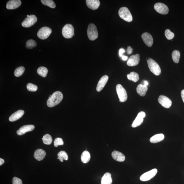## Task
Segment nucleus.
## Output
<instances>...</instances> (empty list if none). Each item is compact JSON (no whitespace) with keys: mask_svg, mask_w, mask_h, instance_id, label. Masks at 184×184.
Segmentation results:
<instances>
[{"mask_svg":"<svg viewBox=\"0 0 184 184\" xmlns=\"http://www.w3.org/2000/svg\"><path fill=\"white\" fill-rule=\"evenodd\" d=\"M63 96L60 91H57L52 94L47 101V104L49 107H52L58 105L63 99Z\"/></svg>","mask_w":184,"mask_h":184,"instance_id":"1","label":"nucleus"},{"mask_svg":"<svg viewBox=\"0 0 184 184\" xmlns=\"http://www.w3.org/2000/svg\"><path fill=\"white\" fill-rule=\"evenodd\" d=\"M148 67L150 71L155 75L158 76L160 75L161 69L158 64L153 59L149 58L147 60Z\"/></svg>","mask_w":184,"mask_h":184,"instance_id":"2","label":"nucleus"},{"mask_svg":"<svg viewBox=\"0 0 184 184\" xmlns=\"http://www.w3.org/2000/svg\"><path fill=\"white\" fill-rule=\"evenodd\" d=\"M118 14L121 18L126 22H131L133 17L129 10L127 8L122 7L119 9Z\"/></svg>","mask_w":184,"mask_h":184,"instance_id":"3","label":"nucleus"},{"mask_svg":"<svg viewBox=\"0 0 184 184\" xmlns=\"http://www.w3.org/2000/svg\"><path fill=\"white\" fill-rule=\"evenodd\" d=\"M87 35L89 39L94 41L97 38L98 33L97 28L94 24L91 23L88 26L87 30Z\"/></svg>","mask_w":184,"mask_h":184,"instance_id":"4","label":"nucleus"},{"mask_svg":"<svg viewBox=\"0 0 184 184\" xmlns=\"http://www.w3.org/2000/svg\"><path fill=\"white\" fill-rule=\"evenodd\" d=\"M62 33L63 37L66 38L70 39L73 38L75 35L73 26L70 24L66 25L62 28Z\"/></svg>","mask_w":184,"mask_h":184,"instance_id":"5","label":"nucleus"},{"mask_svg":"<svg viewBox=\"0 0 184 184\" xmlns=\"http://www.w3.org/2000/svg\"><path fill=\"white\" fill-rule=\"evenodd\" d=\"M118 95L120 102L126 101L128 98L127 94L125 89L120 84H118L116 87Z\"/></svg>","mask_w":184,"mask_h":184,"instance_id":"6","label":"nucleus"},{"mask_svg":"<svg viewBox=\"0 0 184 184\" xmlns=\"http://www.w3.org/2000/svg\"><path fill=\"white\" fill-rule=\"evenodd\" d=\"M52 32V29L50 28L44 27L39 30L37 33V36L39 39H46L50 36Z\"/></svg>","mask_w":184,"mask_h":184,"instance_id":"7","label":"nucleus"},{"mask_svg":"<svg viewBox=\"0 0 184 184\" xmlns=\"http://www.w3.org/2000/svg\"><path fill=\"white\" fill-rule=\"evenodd\" d=\"M37 21V18L36 16L34 15H30L23 21L22 23V25L24 27H29L34 25Z\"/></svg>","mask_w":184,"mask_h":184,"instance_id":"8","label":"nucleus"},{"mask_svg":"<svg viewBox=\"0 0 184 184\" xmlns=\"http://www.w3.org/2000/svg\"><path fill=\"white\" fill-rule=\"evenodd\" d=\"M157 172V169H153L142 174L140 177V179L142 181H149L156 175Z\"/></svg>","mask_w":184,"mask_h":184,"instance_id":"9","label":"nucleus"},{"mask_svg":"<svg viewBox=\"0 0 184 184\" xmlns=\"http://www.w3.org/2000/svg\"><path fill=\"white\" fill-rule=\"evenodd\" d=\"M154 8L157 12L161 14L166 15L169 12L168 7L165 4L158 3H155L154 5Z\"/></svg>","mask_w":184,"mask_h":184,"instance_id":"10","label":"nucleus"},{"mask_svg":"<svg viewBox=\"0 0 184 184\" xmlns=\"http://www.w3.org/2000/svg\"><path fill=\"white\" fill-rule=\"evenodd\" d=\"M146 116V114L144 111L140 112L138 114L137 117L132 124V128H136L141 125L144 121V118Z\"/></svg>","mask_w":184,"mask_h":184,"instance_id":"11","label":"nucleus"},{"mask_svg":"<svg viewBox=\"0 0 184 184\" xmlns=\"http://www.w3.org/2000/svg\"><path fill=\"white\" fill-rule=\"evenodd\" d=\"M158 102L162 107L168 109L172 105V101L169 98L166 96L161 95L158 99Z\"/></svg>","mask_w":184,"mask_h":184,"instance_id":"12","label":"nucleus"},{"mask_svg":"<svg viewBox=\"0 0 184 184\" xmlns=\"http://www.w3.org/2000/svg\"><path fill=\"white\" fill-rule=\"evenodd\" d=\"M35 128V126L33 125H25L17 131V134L18 135H22L26 133L31 131L34 130Z\"/></svg>","mask_w":184,"mask_h":184,"instance_id":"13","label":"nucleus"},{"mask_svg":"<svg viewBox=\"0 0 184 184\" xmlns=\"http://www.w3.org/2000/svg\"><path fill=\"white\" fill-rule=\"evenodd\" d=\"M140 60V55L138 54L133 55L129 59L127 64L129 66H134L137 65Z\"/></svg>","mask_w":184,"mask_h":184,"instance_id":"14","label":"nucleus"},{"mask_svg":"<svg viewBox=\"0 0 184 184\" xmlns=\"http://www.w3.org/2000/svg\"><path fill=\"white\" fill-rule=\"evenodd\" d=\"M21 3V1L20 0H11L8 2L6 8L9 10L16 9L20 7Z\"/></svg>","mask_w":184,"mask_h":184,"instance_id":"15","label":"nucleus"},{"mask_svg":"<svg viewBox=\"0 0 184 184\" xmlns=\"http://www.w3.org/2000/svg\"><path fill=\"white\" fill-rule=\"evenodd\" d=\"M142 38L144 42L148 47H150L153 44V39L150 34L145 33L142 34Z\"/></svg>","mask_w":184,"mask_h":184,"instance_id":"16","label":"nucleus"},{"mask_svg":"<svg viewBox=\"0 0 184 184\" xmlns=\"http://www.w3.org/2000/svg\"><path fill=\"white\" fill-rule=\"evenodd\" d=\"M108 79H109V77L107 75L103 76L98 81L96 88V90L98 92H100L103 90L107 84Z\"/></svg>","mask_w":184,"mask_h":184,"instance_id":"17","label":"nucleus"},{"mask_svg":"<svg viewBox=\"0 0 184 184\" xmlns=\"http://www.w3.org/2000/svg\"><path fill=\"white\" fill-rule=\"evenodd\" d=\"M86 3L89 8L96 10L99 7L100 3L98 0H87Z\"/></svg>","mask_w":184,"mask_h":184,"instance_id":"18","label":"nucleus"},{"mask_svg":"<svg viewBox=\"0 0 184 184\" xmlns=\"http://www.w3.org/2000/svg\"><path fill=\"white\" fill-rule=\"evenodd\" d=\"M111 156L114 160L120 162H124L126 158L123 153L116 150L112 153Z\"/></svg>","mask_w":184,"mask_h":184,"instance_id":"19","label":"nucleus"},{"mask_svg":"<svg viewBox=\"0 0 184 184\" xmlns=\"http://www.w3.org/2000/svg\"><path fill=\"white\" fill-rule=\"evenodd\" d=\"M24 114V111L22 110H19L17 111L11 115V116L9 117V120L11 122H14V121L18 120L23 116Z\"/></svg>","mask_w":184,"mask_h":184,"instance_id":"20","label":"nucleus"},{"mask_svg":"<svg viewBox=\"0 0 184 184\" xmlns=\"http://www.w3.org/2000/svg\"><path fill=\"white\" fill-rule=\"evenodd\" d=\"M46 155V153L43 150L38 149L34 153V157L37 160L41 161L44 158Z\"/></svg>","mask_w":184,"mask_h":184,"instance_id":"21","label":"nucleus"},{"mask_svg":"<svg viewBox=\"0 0 184 184\" xmlns=\"http://www.w3.org/2000/svg\"><path fill=\"white\" fill-rule=\"evenodd\" d=\"M147 90V86L142 84L138 85L136 88V91L138 94L142 96H145Z\"/></svg>","mask_w":184,"mask_h":184,"instance_id":"22","label":"nucleus"},{"mask_svg":"<svg viewBox=\"0 0 184 184\" xmlns=\"http://www.w3.org/2000/svg\"><path fill=\"white\" fill-rule=\"evenodd\" d=\"M112 183V179L111 174L109 172L104 174L101 179V184H111Z\"/></svg>","mask_w":184,"mask_h":184,"instance_id":"23","label":"nucleus"},{"mask_svg":"<svg viewBox=\"0 0 184 184\" xmlns=\"http://www.w3.org/2000/svg\"><path fill=\"white\" fill-rule=\"evenodd\" d=\"M164 138V135L163 134H157L152 137L150 139V142L151 143H156L162 141Z\"/></svg>","mask_w":184,"mask_h":184,"instance_id":"24","label":"nucleus"},{"mask_svg":"<svg viewBox=\"0 0 184 184\" xmlns=\"http://www.w3.org/2000/svg\"><path fill=\"white\" fill-rule=\"evenodd\" d=\"M90 159V155L88 151L85 150L83 152L81 156V160L84 163H87Z\"/></svg>","mask_w":184,"mask_h":184,"instance_id":"25","label":"nucleus"},{"mask_svg":"<svg viewBox=\"0 0 184 184\" xmlns=\"http://www.w3.org/2000/svg\"><path fill=\"white\" fill-rule=\"evenodd\" d=\"M129 80L132 81L134 82H136L139 80V77L138 74L135 72H132L127 75Z\"/></svg>","mask_w":184,"mask_h":184,"instance_id":"26","label":"nucleus"},{"mask_svg":"<svg viewBox=\"0 0 184 184\" xmlns=\"http://www.w3.org/2000/svg\"><path fill=\"white\" fill-rule=\"evenodd\" d=\"M37 72L39 75L43 77H45L47 76L48 70L46 67H41L38 68Z\"/></svg>","mask_w":184,"mask_h":184,"instance_id":"27","label":"nucleus"},{"mask_svg":"<svg viewBox=\"0 0 184 184\" xmlns=\"http://www.w3.org/2000/svg\"><path fill=\"white\" fill-rule=\"evenodd\" d=\"M181 56V53L178 50H174L172 53V57L174 62L176 63H178Z\"/></svg>","mask_w":184,"mask_h":184,"instance_id":"28","label":"nucleus"},{"mask_svg":"<svg viewBox=\"0 0 184 184\" xmlns=\"http://www.w3.org/2000/svg\"><path fill=\"white\" fill-rule=\"evenodd\" d=\"M58 156L57 159H59L61 162H63L64 160L67 161L68 159L67 153L64 151H62L58 153Z\"/></svg>","mask_w":184,"mask_h":184,"instance_id":"29","label":"nucleus"},{"mask_svg":"<svg viewBox=\"0 0 184 184\" xmlns=\"http://www.w3.org/2000/svg\"><path fill=\"white\" fill-rule=\"evenodd\" d=\"M43 143L45 144L50 145L52 143L53 140L52 136L50 134H46L42 138Z\"/></svg>","mask_w":184,"mask_h":184,"instance_id":"30","label":"nucleus"},{"mask_svg":"<svg viewBox=\"0 0 184 184\" xmlns=\"http://www.w3.org/2000/svg\"><path fill=\"white\" fill-rule=\"evenodd\" d=\"M41 2L43 5H47L51 8H54L56 7L55 3L52 0H41Z\"/></svg>","mask_w":184,"mask_h":184,"instance_id":"31","label":"nucleus"},{"mask_svg":"<svg viewBox=\"0 0 184 184\" xmlns=\"http://www.w3.org/2000/svg\"><path fill=\"white\" fill-rule=\"evenodd\" d=\"M37 45L36 42L34 40L30 39L26 42V47L28 49H31L36 47Z\"/></svg>","mask_w":184,"mask_h":184,"instance_id":"32","label":"nucleus"},{"mask_svg":"<svg viewBox=\"0 0 184 184\" xmlns=\"http://www.w3.org/2000/svg\"><path fill=\"white\" fill-rule=\"evenodd\" d=\"M25 68L23 66L18 67L15 70L14 75L16 77H20L23 75L25 71Z\"/></svg>","mask_w":184,"mask_h":184,"instance_id":"33","label":"nucleus"},{"mask_svg":"<svg viewBox=\"0 0 184 184\" xmlns=\"http://www.w3.org/2000/svg\"><path fill=\"white\" fill-rule=\"evenodd\" d=\"M165 35L168 40H170L173 38L174 36V34L170 31V29H167L165 32Z\"/></svg>","mask_w":184,"mask_h":184,"instance_id":"34","label":"nucleus"},{"mask_svg":"<svg viewBox=\"0 0 184 184\" xmlns=\"http://www.w3.org/2000/svg\"><path fill=\"white\" fill-rule=\"evenodd\" d=\"M27 88L28 90L31 92H35L38 90V87L36 85L30 83L27 84Z\"/></svg>","mask_w":184,"mask_h":184,"instance_id":"35","label":"nucleus"},{"mask_svg":"<svg viewBox=\"0 0 184 184\" xmlns=\"http://www.w3.org/2000/svg\"><path fill=\"white\" fill-rule=\"evenodd\" d=\"M64 142L62 138H57L55 140L54 144L55 147H57L58 146L63 145Z\"/></svg>","mask_w":184,"mask_h":184,"instance_id":"36","label":"nucleus"},{"mask_svg":"<svg viewBox=\"0 0 184 184\" xmlns=\"http://www.w3.org/2000/svg\"><path fill=\"white\" fill-rule=\"evenodd\" d=\"M13 184H23L22 180L20 178L16 177H14L13 178L12 180Z\"/></svg>","mask_w":184,"mask_h":184,"instance_id":"37","label":"nucleus"},{"mask_svg":"<svg viewBox=\"0 0 184 184\" xmlns=\"http://www.w3.org/2000/svg\"><path fill=\"white\" fill-rule=\"evenodd\" d=\"M133 49L130 46H129L127 49V52L129 55L131 54L133 52Z\"/></svg>","mask_w":184,"mask_h":184,"instance_id":"38","label":"nucleus"},{"mask_svg":"<svg viewBox=\"0 0 184 184\" xmlns=\"http://www.w3.org/2000/svg\"><path fill=\"white\" fill-rule=\"evenodd\" d=\"M125 52V50L123 48H121L120 50H119V55L120 57H122L123 55V54Z\"/></svg>","mask_w":184,"mask_h":184,"instance_id":"39","label":"nucleus"},{"mask_svg":"<svg viewBox=\"0 0 184 184\" xmlns=\"http://www.w3.org/2000/svg\"><path fill=\"white\" fill-rule=\"evenodd\" d=\"M121 58H122V60L124 61H126L128 59V56L124 55H123L121 57Z\"/></svg>","mask_w":184,"mask_h":184,"instance_id":"40","label":"nucleus"},{"mask_svg":"<svg viewBox=\"0 0 184 184\" xmlns=\"http://www.w3.org/2000/svg\"><path fill=\"white\" fill-rule=\"evenodd\" d=\"M181 94L182 99L184 103V90L181 91Z\"/></svg>","mask_w":184,"mask_h":184,"instance_id":"41","label":"nucleus"},{"mask_svg":"<svg viewBox=\"0 0 184 184\" xmlns=\"http://www.w3.org/2000/svg\"><path fill=\"white\" fill-rule=\"evenodd\" d=\"M5 162L4 160L3 159H1V158H0V166H1V165H2Z\"/></svg>","mask_w":184,"mask_h":184,"instance_id":"42","label":"nucleus"},{"mask_svg":"<svg viewBox=\"0 0 184 184\" xmlns=\"http://www.w3.org/2000/svg\"><path fill=\"white\" fill-rule=\"evenodd\" d=\"M143 85H145V86H147L148 85V81H144Z\"/></svg>","mask_w":184,"mask_h":184,"instance_id":"43","label":"nucleus"},{"mask_svg":"<svg viewBox=\"0 0 184 184\" xmlns=\"http://www.w3.org/2000/svg\"><path fill=\"white\" fill-rule=\"evenodd\" d=\"M29 16V15H27V17H28Z\"/></svg>","mask_w":184,"mask_h":184,"instance_id":"44","label":"nucleus"}]
</instances>
